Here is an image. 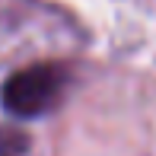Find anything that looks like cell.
<instances>
[{
  "instance_id": "cell-1",
  "label": "cell",
  "mask_w": 156,
  "mask_h": 156,
  "mask_svg": "<svg viewBox=\"0 0 156 156\" xmlns=\"http://www.w3.org/2000/svg\"><path fill=\"white\" fill-rule=\"evenodd\" d=\"M67 86H70V70L64 64H32V67L16 70L3 83L0 99H3L6 112H13L16 118H38L64 99Z\"/></svg>"
},
{
  "instance_id": "cell-2",
  "label": "cell",
  "mask_w": 156,
  "mask_h": 156,
  "mask_svg": "<svg viewBox=\"0 0 156 156\" xmlns=\"http://www.w3.org/2000/svg\"><path fill=\"white\" fill-rule=\"evenodd\" d=\"M26 150H29V140L19 131H10V127L0 131V156H23Z\"/></svg>"
}]
</instances>
